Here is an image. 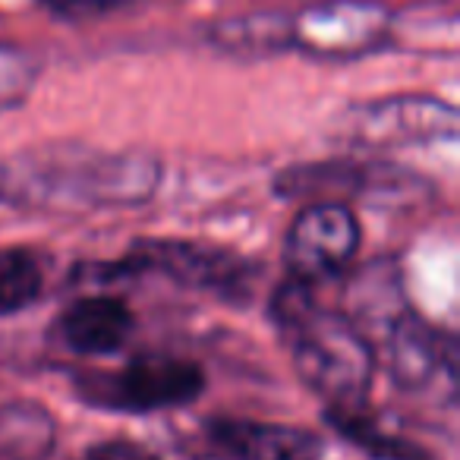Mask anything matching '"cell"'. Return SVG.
<instances>
[{
  "instance_id": "obj_1",
  "label": "cell",
  "mask_w": 460,
  "mask_h": 460,
  "mask_svg": "<svg viewBox=\"0 0 460 460\" xmlns=\"http://www.w3.org/2000/svg\"><path fill=\"white\" fill-rule=\"evenodd\" d=\"M271 319L306 388L325 401L328 416L366 410L378 363L369 341L344 313L322 306L306 284L288 281L271 300Z\"/></svg>"
},
{
  "instance_id": "obj_2",
  "label": "cell",
  "mask_w": 460,
  "mask_h": 460,
  "mask_svg": "<svg viewBox=\"0 0 460 460\" xmlns=\"http://www.w3.org/2000/svg\"><path fill=\"white\" fill-rule=\"evenodd\" d=\"M158 183V164L148 155H108L92 148H51L29 152L4 164L0 192L16 202L76 205V208H108V205L146 202Z\"/></svg>"
},
{
  "instance_id": "obj_3",
  "label": "cell",
  "mask_w": 460,
  "mask_h": 460,
  "mask_svg": "<svg viewBox=\"0 0 460 460\" xmlns=\"http://www.w3.org/2000/svg\"><path fill=\"white\" fill-rule=\"evenodd\" d=\"M76 391L85 403L111 413H161L199 401L205 391V372L199 363L171 353H139L120 369L83 372Z\"/></svg>"
},
{
  "instance_id": "obj_4",
  "label": "cell",
  "mask_w": 460,
  "mask_h": 460,
  "mask_svg": "<svg viewBox=\"0 0 460 460\" xmlns=\"http://www.w3.org/2000/svg\"><path fill=\"white\" fill-rule=\"evenodd\" d=\"M117 269L155 271L180 288L215 294L230 303L246 300L256 284V265L250 259L192 240H139Z\"/></svg>"
},
{
  "instance_id": "obj_5",
  "label": "cell",
  "mask_w": 460,
  "mask_h": 460,
  "mask_svg": "<svg viewBox=\"0 0 460 460\" xmlns=\"http://www.w3.org/2000/svg\"><path fill=\"white\" fill-rule=\"evenodd\" d=\"M357 250L359 221L350 205L319 199L294 217L288 237H284L288 281L306 284V288L332 281L357 259Z\"/></svg>"
},
{
  "instance_id": "obj_6",
  "label": "cell",
  "mask_w": 460,
  "mask_h": 460,
  "mask_svg": "<svg viewBox=\"0 0 460 460\" xmlns=\"http://www.w3.org/2000/svg\"><path fill=\"white\" fill-rule=\"evenodd\" d=\"M376 363L385 359L391 378L401 388H429L441 376L454 382V344L447 334L432 328L426 319L403 306L372 341Z\"/></svg>"
},
{
  "instance_id": "obj_7",
  "label": "cell",
  "mask_w": 460,
  "mask_h": 460,
  "mask_svg": "<svg viewBox=\"0 0 460 460\" xmlns=\"http://www.w3.org/2000/svg\"><path fill=\"white\" fill-rule=\"evenodd\" d=\"M457 136V111L451 104L407 98V102H378L357 108L347 120V139L388 146V142L420 139H454Z\"/></svg>"
},
{
  "instance_id": "obj_8",
  "label": "cell",
  "mask_w": 460,
  "mask_h": 460,
  "mask_svg": "<svg viewBox=\"0 0 460 460\" xmlns=\"http://www.w3.org/2000/svg\"><path fill=\"white\" fill-rule=\"evenodd\" d=\"M205 435L227 460H322L325 454L319 435L288 422L217 416L205 422Z\"/></svg>"
},
{
  "instance_id": "obj_9",
  "label": "cell",
  "mask_w": 460,
  "mask_h": 460,
  "mask_svg": "<svg viewBox=\"0 0 460 460\" xmlns=\"http://www.w3.org/2000/svg\"><path fill=\"white\" fill-rule=\"evenodd\" d=\"M136 328L133 309L114 296H85L64 309L58 319V338L83 357H108L129 341Z\"/></svg>"
},
{
  "instance_id": "obj_10",
  "label": "cell",
  "mask_w": 460,
  "mask_h": 460,
  "mask_svg": "<svg viewBox=\"0 0 460 460\" xmlns=\"http://www.w3.org/2000/svg\"><path fill=\"white\" fill-rule=\"evenodd\" d=\"M58 429L45 407L16 401L0 407V451L13 460H45L54 447Z\"/></svg>"
},
{
  "instance_id": "obj_11",
  "label": "cell",
  "mask_w": 460,
  "mask_h": 460,
  "mask_svg": "<svg viewBox=\"0 0 460 460\" xmlns=\"http://www.w3.org/2000/svg\"><path fill=\"white\" fill-rule=\"evenodd\" d=\"M45 290V262L29 246H0V315L22 313Z\"/></svg>"
},
{
  "instance_id": "obj_12",
  "label": "cell",
  "mask_w": 460,
  "mask_h": 460,
  "mask_svg": "<svg viewBox=\"0 0 460 460\" xmlns=\"http://www.w3.org/2000/svg\"><path fill=\"white\" fill-rule=\"evenodd\" d=\"M29 83H32V66L13 48L0 45V111H7L26 95Z\"/></svg>"
},
{
  "instance_id": "obj_13",
  "label": "cell",
  "mask_w": 460,
  "mask_h": 460,
  "mask_svg": "<svg viewBox=\"0 0 460 460\" xmlns=\"http://www.w3.org/2000/svg\"><path fill=\"white\" fill-rule=\"evenodd\" d=\"M83 460H161V457L133 438H108L92 445Z\"/></svg>"
},
{
  "instance_id": "obj_14",
  "label": "cell",
  "mask_w": 460,
  "mask_h": 460,
  "mask_svg": "<svg viewBox=\"0 0 460 460\" xmlns=\"http://www.w3.org/2000/svg\"><path fill=\"white\" fill-rule=\"evenodd\" d=\"M48 4H66V0H48Z\"/></svg>"
}]
</instances>
